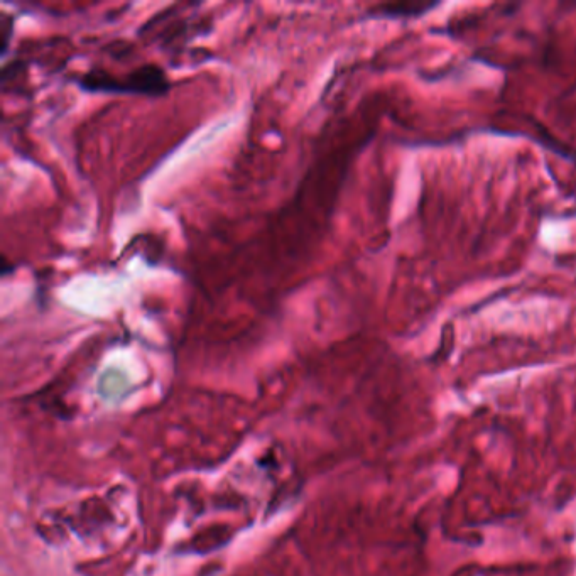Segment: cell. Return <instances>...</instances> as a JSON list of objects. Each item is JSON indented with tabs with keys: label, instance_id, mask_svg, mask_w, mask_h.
Masks as SVG:
<instances>
[{
	"label": "cell",
	"instance_id": "6da1fadb",
	"mask_svg": "<svg viewBox=\"0 0 576 576\" xmlns=\"http://www.w3.org/2000/svg\"><path fill=\"white\" fill-rule=\"evenodd\" d=\"M78 87L87 92L144 93L163 95L168 92L169 80L158 65H142L124 77H115L102 70H92L75 78Z\"/></svg>",
	"mask_w": 576,
	"mask_h": 576
},
{
	"label": "cell",
	"instance_id": "7a4b0ae2",
	"mask_svg": "<svg viewBox=\"0 0 576 576\" xmlns=\"http://www.w3.org/2000/svg\"><path fill=\"white\" fill-rule=\"evenodd\" d=\"M438 2L428 4L423 0H399L392 4H384L370 9L369 16L372 17H418L423 16L426 12L435 9Z\"/></svg>",
	"mask_w": 576,
	"mask_h": 576
},
{
	"label": "cell",
	"instance_id": "3957f363",
	"mask_svg": "<svg viewBox=\"0 0 576 576\" xmlns=\"http://www.w3.org/2000/svg\"><path fill=\"white\" fill-rule=\"evenodd\" d=\"M12 22L6 16V12H2L0 16V43H2V53L6 51L7 43H9V33H11Z\"/></svg>",
	"mask_w": 576,
	"mask_h": 576
}]
</instances>
